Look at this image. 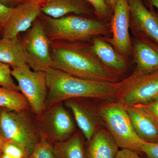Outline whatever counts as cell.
Returning <instances> with one entry per match:
<instances>
[{
    "label": "cell",
    "mask_w": 158,
    "mask_h": 158,
    "mask_svg": "<svg viewBox=\"0 0 158 158\" xmlns=\"http://www.w3.org/2000/svg\"><path fill=\"white\" fill-rule=\"evenodd\" d=\"M53 68L81 78L98 81L117 82L122 74L102 63L84 42L51 41Z\"/></svg>",
    "instance_id": "obj_1"
},
{
    "label": "cell",
    "mask_w": 158,
    "mask_h": 158,
    "mask_svg": "<svg viewBox=\"0 0 158 158\" xmlns=\"http://www.w3.org/2000/svg\"><path fill=\"white\" fill-rule=\"evenodd\" d=\"M45 73L48 87L47 109L71 98L115 99L130 80L129 76L117 82L92 81L73 76L53 68L49 69Z\"/></svg>",
    "instance_id": "obj_2"
},
{
    "label": "cell",
    "mask_w": 158,
    "mask_h": 158,
    "mask_svg": "<svg viewBox=\"0 0 158 158\" xmlns=\"http://www.w3.org/2000/svg\"><path fill=\"white\" fill-rule=\"evenodd\" d=\"M41 20L51 41L86 42L107 35L110 31L105 22L77 15L55 19L44 15Z\"/></svg>",
    "instance_id": "obj_3"
},
{
    "label": "cell",
    "mask_w": 158,
    "mask_h": 158,
    "mask_svg": "<svg viewBox=\"0 0 158 158\" xmlns=\"http://www.w3.org/2000/svg\"><path fill=\"white\" fill-rule=\"evenodd\" d=\"M98 110L104 125L120 148L144 154L141 140L135 132L124 105L116 100L102 101Z\"/></svg>",
    "instance_id": "obj_4"
},
{
    "label": "cell",
    "mask_w": 158,
    "mask_h": 158,
    "mask_svg": "<svg viewBox=\"0 0 158 158\" xmlns=\"http://www.w3.org/2000/svg\"><path fill=\"white\" fill-rule=\"evenodd\" d=\"M0 131L5 141L19 145L29 156L40 138L39 131L36 129L27 112L18 113L2 108L0 110Z\"/></svg>",
    "instance_id": "obj_5"
},
{
    "label": "cell",
    "mask_w": 158,
    "mask_h": 158,
    "mask_svg": "<svg viewBox=\"0 0 158 158\" xmlns=\"http://www.w3.org/2000/svg\"><path fill=\"white\" fill-rule=\"evenodd\" d=\"M11 73L32 112L37 116L41 115L47 110L48 87L45 72L31 70L30 66L25 64L12 68Z\"/></svg>",
    "instance_id": "obj_6"
},
{
    "label": "cell",
    "mask_w": 158,
    "mask_h": 158,
    "mask_svg": "<svg viewBox=\"0 0 158 158\" xmlns=\"http://www.w3.org/2000/svg\"><path fill=\"white\" fill-rule=\"evenodd\" d=\"M20 41L27 64L32 70L46 72L53 68L51 41L42 21L37 19Z\"/></svg>",
    "instance_id": "obj_7"
},
{
    "label": "cell",
    "mask_w": 158,
    "mask_h": 158,
    "mask_svg": "<svg viewBox=\"0 0 158 158\" xmlns=\"http://www.w3.org/2000/svg\"><path fill=\"white\" fill-rule=\"evenodd\" d=\"M37 117L38 129L52 144L65 141L75 133L73 119L60 103L47 109Z\"/></svg>",
    "instance_id": "obj_8"
},
{
    "label": "cell",
    "mask_w": 158,
    "mask_h": 158,
    "mask_svg": "<svg viewBox=\"0 0 158 158\" xmlns=\"http://www.w3.org/2000/svg\"><path fill=\"white\" fill-rule=\"evenodd\" d=\"M116 99L125 105L148 103L158 98V71L136 77L133 73Z\"/></svg>",
    "instance_id": "obj_9"
},
{
    "label": "cell",
    "mask_w": 158,
    "mask_h": 158,
    "mask_svg": "<svg viewBox=\"0 0 158 158\" xmlns=\"http://www.w3.org/2000/svg\"><path fill=\"white\" fill-rule=\"evenodd\" d=\"M130 15L127 0H118L110 19L112 37L104 39L123 56L127 58L132 53L133 44L129 33Z\"/></svg>",
    "instance_id": "obj_10"
},
{
    "label": "cell",
    "mask_w": 158,
    "mask_h": 158,
    "mask_svg": "<svg viewBox=\"0 0 158 158\" xmlns=\"http://www.w3.org/2000/svg\"><path fill=\"white\" fill-rule=\"evenodd\" d=\"M130 27L135 37L147 38L158 44V14L148 9L142 0H127Z\"/></svg>",
    "instance_id": "obj_11"
},
{
    "label": "cell",
    "mask_w": 158,
    "mask_h": 158,
    "mask_svg": "<svg viewBox=\"0 0 158 158\" xmlns=\"http://www.w3.org/2000/svg\"><path fill=\"white\" fill-rule=\"evenodd\" d=\"M65 102L66 106L73 113L76 122L86 141H89L97 130L104 126L97 106L85 100L84 98L69 99Z\"/></svg>",
    "instance_id": "obj_12"
},
{
    "label": "cell",
    "mask_w": 158,
    "mask_h": 158,
    "mask_svg": "<svg viewBox=\"0 0 158 158\" xmlns=\"http://www.w3.org/2000/svg\"><path fill=\"white\" fill-rule=\"evenodd\" d=\"M136 68L133 73L142 76L158 71V44L144 37H137L132 43Z\"/></svg>",
    "instance_id": "obj_13"
},
{
    "label": "cell",
    "mask_w": 158,
    "mask_h": 158,
    "mask_svg": "<svg viewBox=\"0 0 158 158\" xmlns=\"http://www.w3.org/2000/svg\"><path fill=\"white\" fill-rule=\"evenodd\" d=\"M41 13V7L32 3L20 4L14 11L6 27L2 37L13 39L20 33L29 30Z\"/></svg>",
    "instance_id": "obj_14"
},
{
    "label": "cell",
    "mask_w": 158,
    "mask_h": 158,
    "mask_svg": "<svg viewBox=\"0 0 158 158\" xmlns=\"http://www.w3.org/2000/svg\"><path fill=\"white\" fill-rule=\"evenodd\" d=\"M124 106L138 137L147 143L158 141V124L149 113L139 105Z\"/></svg>",
    "instance_id": "obj_15"
},
{
    "label": "cell",
    "mask_w": 158,
    "mask_h": 158,
    "mask_svg": "<svg viewBox=\"0 0 158 158\" xmlns=\"http://www.w3.org/2000/svg\"><path fill=\"white\" fill-rule=\"evenodd\" d=\"M41 11L44 15L55 19L70 13L77 15L94 14L93 8L86 0H46L41 7Z\"/></svg>",
    "instance_id": "obj_16"
},
{
    "label": "cell",
    "mask_w": 158,
    "mask_h": 158,
    "mask_svg": "<svg viewBox=\"0 0 158 158\" xmlns=\"http://www.w3.org/2000/svg\"><path fill=\"white\" fill-rule=\"evenodd\" d=\"M91 42V50L102 64L122 74L126 71L127 58L116 51L104 37H94Z\"/></svg>",
    "instance_id": "obj_17"
},
{
    "label": "cell",
    "mask_w": 158,
    "mask_h": 158,
    "mask_svg": "<svg viewBox=\"0 0 158 158\" xmlns=\"http://www.w3.org/2000/svg\"><path fill=\"white\" fill-rule=\"evenodd\" d=\"M119 147L104 126L86 141V158H115Z\"/></svg>",
    "instance_id": "obj_18"
},
{
    "label": "cell",
    "mask_w": 158,
    "mask_h": 158,
    "mask_svg": "<svg viewBox=\"0 0 158 158\" xmlns=\"http://www.w3.org/2000/svg\"><path fill=\"white\" fill-rule=\"evenodd\" d=\"M79 132H75L65 141L53 144L56 158H86V141Z\"/></svg>",
    "instance_id": "obj_19"
},
{
    "label": "cell",
    "mask_w": 158,
    "mask_h": 158,
    "mask_svg": "<svg viewBox=\"0 0 158 158\" xmlns=\"http://www.w3.org/2000/svg\"><path fill=\"white\" fill-rule=\"evenodd\" d=\"M0 62L12 68L27 64L20 40L2 37L0 39Z\"/></svg>",
    "instance_id": "obj_20"
},
{
    "label": "cell",
    "mask_w": 158,
    "mask_h": 158,
    "mask_svg": "<svg viewBox=\"0 0 158 158\" xmlns=\"http://www.w3.org/2000/svg\"><path fill=\"white\" fill-rule=\"evenodd\" d=\"M28 103L19 91L0 87V108L18 113L27 112Z\"/></svg>",
    "instance_id": "obj_21"
},
{
    "label": "cell",
    "mask_w": 158,
    "mask_h": 158,
    "mask_svg": "<svg viewBox=\"0 0 158 158\" xmlns=\"http://www.w3.org/2000/svg\"><path fill=\"white\" fill-rule=\"evenodd\" d=\"M39 132V142L28 158H56L53 152V144L44 133L40 131Z\"/></svg>",
    "instance_id": "obj_22"
},
{
    "label": "cell",
    "mask_w": 158,
    "mask_h": 158,
    "mask_svg": "<svg viewBox=\"0 0 158 158\" xmlns=\"http://www.w3.org/2000/svg\"><path fill=\"white\" fill-rule=\"evenodd\" d=\"M11 71L9 65L0 62V87L19 91L11 75Z\"/></svg>",
    "instance_id": "obj_23"
},
{
    "label": "cell",
    "mask_w": 158,
    "mask_h": 158,
    "mask_svg": "<svg viewBox=\"0 0 158 158\" xmlns=\"http://www.w3.org/2000/svg\"><path fill=\"white\" fill-rule=\"evenodd\" d=\"M91 5L94 15L100 20L106 22L112 17V11L107 6L104 0H86Z\"/></svg>",
    "instance_id": "obj_24"
},
{
    "label": "cell",
    "mask_w": 158,
    "mask_h": 158,
    "mask_svg": "<svg viewBox=\"0 0 158 158\" xmlns=\"http://www.w3.org/2000/svg\"><path fill=\"white\" fill-rule=\"evenodd\" d=\"M2 152L13 158H28L29 156L19 145L9 141H4Z\"/></svg>",
    "instance_id": "obj_25"
},
{
    "label": "cell",
    "mask_w": 158,
    "mask_h": 158,
    "mask_svg": "<svg viewBox=\"0 0 158 158\" xmlns=\"http://www.w3.org/2000/svg\"><path fill=\"white\" fill-rule=\"evenodd\" d=\"M14 7L4 5L0 2V27L4 29L14 11Z\"/></svg>",
    "instance_id": "obj_26"
},
{
    "label": "cell",
    "mask_w": 158,
    "mask_h": 158,
    "mask_svg": "<svg viewBox=\"0 0 158 158\" xmlns=\"http://www.w3.org/2000/svg\"><path fill=\"white\" fill-rule=\"evenodd\" d=\"M143 152L147 158H158V141L154 143L145 142Z\"/></svg>",
    "instance_id": "obj_27"
},
{
    "label": "cell",
    "mask_w": 158,
    "mask_h": 158,
    "mask_svg": "<svg viewBox=\"0 0 158 158\" xmlns=\"http://www.w3.org/2000/svg\"><path fill=\"white\" fill-rule=\"evenodd\" d=\"M139 105L149 113L158 124V98L148 103Z\"/></svg>",
    "instance_id": "obj_28"
},
{
    "label": "cell",
    "mask_w": 158,
    "mask_h": 158,
    "mask_svg": "<svg viewBox=\"0 0 158 158\" xmlns=\"http://www.w3.org/2000/svg\"><path fill=\"white\" fill-rule=\"evenodd\" d=\"M115 158H144L134 151L127 148L118 150Z\"/></svg>",
    "instance_id": "obj_29"
},
{
    "label": "cell",
    "mask_w": 158,
    "mask_h": 158,
    "mask_svg": "<svg viewBox=\"0 0 158 158\" xmlns=\"http://www.w3.org/2000/svg\"><path fill=\"white\" fill-rule=\"evenodd\" d=\"M46 0H16V3L20 4H24V3H32L36 4L41 7Z\"/></svg>",
    "instance_id": "obj_30"
},
{
    "label": "cell",
    "mask_w": 158,
    "mask_h": 158,
    "mask_svg": "<svg viewBox=\"0 0 158 158\" xmlns=\"http://www.w3.org/2000/svg\"><path fill=\"white\" fill-rule=\"evenodd\" d=\"M149 9H153L155 8L158 10V0H146Z\"/></svg>",
    "instance_id": "obj_31"
},
{
    "label": "cell",
    "mask_w": 158,
    "mask_h": 158,
    "mask_svg": "<svg viewBox=\"0 0 158 158\" xmlns=\"http://www.w3.org/2000/svg\"><path fill=\"white\" fill-rule=\"evenodd\" d=\"M117 1L118 0H104L105 3H106L108 7L110 8V10L112 11V12H113V8L116 5Z\"/></svg>",
    "instance_id": "obj_32"
},
{
    "label": "cell",
    "mask_w": 158,
    "mask_h": 158,
    "mask_svg": "<svg viewBox=\"0 0 158 158\" xmlns=\"http://www.w3.org/2000/svg\"><path fill=\"white\" fill-rule=\"evenodd\" d=\"M0 2L6 6L12 7L11 5L14 3H16V0H0Z\"/></svg>",
    "instance_id": "obj_33"
},
{
    "label": "cell",
    "mask_w": 158,
    "mask_h": 158,
    "mask_svg": "<svg viewBox=\"0 0 158 158\" xmlns=\"http://www.w3.org/2000/svg\"><path fill=\"white\" fill-rule=\"evenodd\" d=\"M4 141H5L4 139L2 137H0V155L2 152V144Z\"/></svg>",
    "instance_id": "obj_34"
},
{
    "label": "cell",
    "mask_w": 158,
    "mask_h": 158,
    "mask_svg": "<svg viewBox=\"0 0 158 158\" xmlns=\"http://www.w3.org/2000/svg\"><path fill=\"white\" fill-rule=\"evenodd\" d=\"M0 158H13L10 156L8 155H6V154L3 153L2 152V153L0 155Z\"/></svg>",
    "instance_id": "obj_35"
},
{
    "label": "cell",
    "mask_w": 158,
    "mask_h": 158,
    "mask_svg": "<svg viewBox=\"0 0 158 158\" xmlns=\"http://www.w3.org/2000/svg\"><path fill=\"white\" fill-rule=\"evenodd\" d=\"M2 31V28L0 27V32Z\"/></svg>",
    "instance_id": "obj_36"
},
{
    "label": "cell",
    "mask_w": 158,
    "mask_h": 158,
    "mask_svg": "<svg viewBox=\"0 0 158 158\" xmlns=\"http://www.w3.org/2000/svg\"><path fill=\"white\" fill-rule=\"evenodd\" d=\"M0 137H2V135H1V131H0Z\"/></svg>",
    "instance_id": "obj_37"
}]
</instances>
